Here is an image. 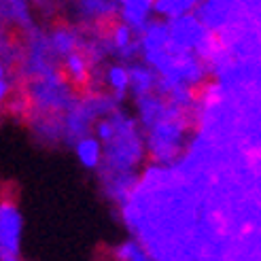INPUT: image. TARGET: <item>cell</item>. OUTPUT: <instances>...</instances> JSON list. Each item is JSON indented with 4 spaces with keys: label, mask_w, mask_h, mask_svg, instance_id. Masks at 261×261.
Instances as JSON below:
<instances>
[{
    "label": "cell",
    "mask_w": 261,
    "mask_h": 261,
    "mask_svg": "<svg viewBox=\"0 0 261 261\" xmlns=\"http://www.w3.org/2000/svg\"><path fill=\"white\" fill-rule=\"evenodd\" d=\"M189 98L193 104L198 107H213V104L221 98V83L215 74H206L202 79H198L191 89H189Z\"/></svg>",
    "instance_id": "6da1fadb"
},
{
    "label": "cell",
    "mask_w": 261,
    "mask_h": 261,
    "mask_svg": "<svg viewBox=\"0 0 261 261\" xmlns=\"http://www.w3.org/2000/svg\"><path fill=\"white\" fill-rule=\"evenodd\" d=\"M121 30V19L115 11H107L96 19V32L104 38H113L117 32Z\"/></svg>",
    "instance_id": "7a4b0ae2"
}]
</instances>
